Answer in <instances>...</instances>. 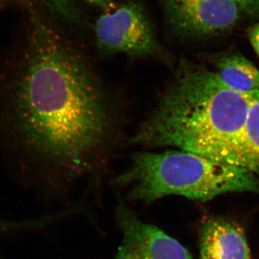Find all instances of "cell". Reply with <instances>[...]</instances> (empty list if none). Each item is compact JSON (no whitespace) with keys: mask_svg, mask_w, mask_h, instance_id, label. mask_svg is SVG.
Wrapping results in <instances>:
<instances>
[{"mask_svg":"<svg viewBox=\"0 0 259 259\" xmlns=\"http://www.w3.org/2000/svg\"><path fill=\"white\" fill-rule=\"evenodd\" d=\"M9 100L12 125L28 152L72 176L103 156L112 120L101 83L81 51L37 15Z\"/></svg>","mask_w":259,"mask_h":259,"instance_id":"cell-1","label":"cell"},{"mask_svg":"<svg viewBox=\"0 0 259 259\" xmlns=\"http://www.w3.org/2000/svg\"><path fill=\"white\" fill-rule=\"evenodd\" d=\"M257 93L236 91L214 71L182 59L133 143L177 148L236 166V147Z\"/></svg>","mask_w":259,"mask_h":259,"instance_id":"cell-2","label":"cell"},{"mask_svg":"<svg viewBox=\"0 0 259 259\" xmlns=\"http://www.w3.org/2000/svg\"><path fill=\"white\" fill-rule=\"evenodd\" d=\"M133 200L151 202L170 195L206 202L229 192L259 194V177L242 167L189 151L139 152L117 177Z\"/></svg>","mask_w":259,"mask_h":259,"instance_id":"cell-3","label":"cell"},{"mask_svg":"<svg viewBox=\"0 0 259 259\" xmlns=\"http://www.w3.org/2000/svg\"><path fill=\"white\" fill-rule=\"evenodd\" d=\"M93 30L97 47L104 54L153 58L171 64V54L162 45L154 24L139 1L124 2L104 12L97 18Z\"/></svg>","mask_w":259,"mask_h":259,"instance_id":"cell-4","label":"cell"},{"mask_svg":"<svg viewBox=\"0 0 259 259\" xmlns=\"http://www.w3.org/2000/svg\"><path fill=\"white\" fill-rule=\"evenodd\" d=\"M167 28L181 40L203 41L231 34L247 18L233 0H158Z\"/></svg>","mask_w":259,"mask_h":259,"instance_id":"cell-5","label":"cell"},{"mask_svg":"<svg viewBox=\"0 0 259 259\" xmlns=\"http://www.w3.org/2000/svg\"><path fill=\"white\" fill-rule=\"evenodd\" d=\"M116 216L122 240L115 259H192L180 242L143 222L122 202L117 206Z\"/></svg>","mask_w":259,"mask_h":259,"instance_id":"cell-6","label":"cell"},{"mask_svg":"<svg viewBox=\"0 0 259 259\" xmlns=\"http://www.w3.org/2000/svg\"><path fill=\"white\" fill-rule=\"evenodd\" d=\"M199 259H250L244 231L227 220H209L201 230Z\"/></svg>","mask_w":259,"mask_h":259,"instance_id":"cell-7","label":"cell"},{"mask_svg":"<svg viewBox=\"0 0 259 259\" xmlns=\"http://www.w3.org/2000/svg\"><path fill=\"white\" fill-rule=\"evenodd\" d=\"M215 71L223 82L241 93L259 92V69L251 61L236 52L217 56Z\"/></svg>","mask_w":259,"mask_h":259,"instance_id":"cell-8","label":"cell"},{"mask_svg":"<svg viewBox=\"0 0 259 259\" xmlns=\"http://www.w3.org/2000/svg\"><path fill=\"white\" fill-rule=\"evenodd\" d=\"M235 156L237 166L259 177V92L250 103Z\"/></svg>","mask_w":259,"mask_h":259,"instance_id":"cell-9","label":"cell"},{"mask_svg":"<svg viewBox=\"0 0 259 259\" xmlns=\"http://www.w3.org/2000/svg\"><path fill=\"white\" fill-rule=\"evenodd\" d=\"M45 6L49 11L75 24L83 22L82 13L71 0H34Z\"/></svg>","mask_w":259,"mask_h":259,"instance_id":"cell-10","label":"cell"},{"mask_svg":"<svg viewBox=\"0 0 259 259\" xmlns=\"http://www.w3.org/2000/svg\"><path fill=\"white\" fill-rule=\"evenodd\" d=\"M245 13L248 19L256 21L259 20V0H233Z\"/></svg>","mask_w":259,"mask_h":259,"instance_id":"cell-11","label":"cell"},{"mask_svg":"<svg viewBox=\"0 0 259 259\" xmlns=\"http://www.w3.org/2000/svg\"><path fill=\"white\" fill-rule=\"evenodd\" d=\"M247 37L259 58V20L250 25L247 30Z\"/></svg>","mask_w":259,"mask_h":259,"instance_id":"cell-12","label":"cell"},{"mask_svg":"<svg viewBox=\"0 0 259 259\" xmlns=\"http://www.w3.org/2000/svg\"><path fill=\"white\" fill-rule=\"evenodd\" d=\"M82 1L96 7L102 10V13L113 10L118 4L116 3L115 0H82Z\"/></svg>","mask_w":259,"mask_h":259,"instance_id":"cell-13","label":"cell"},{"mask_svg":"<svg viewBox=\"0 0 259 259\" xmlns=\"http://www.w3.org/2000/svg\"><path fill=\"white\" fill-rule=\"evenodd\" d=\"M25 226L23 224H13V223H8L5 222H0V231H7V230H11L13 228H18V227Z\"/></svg>","mask_w":259,"mask_h":259,"instance_id":"cell-14","label":"cell"}]
</instances>
